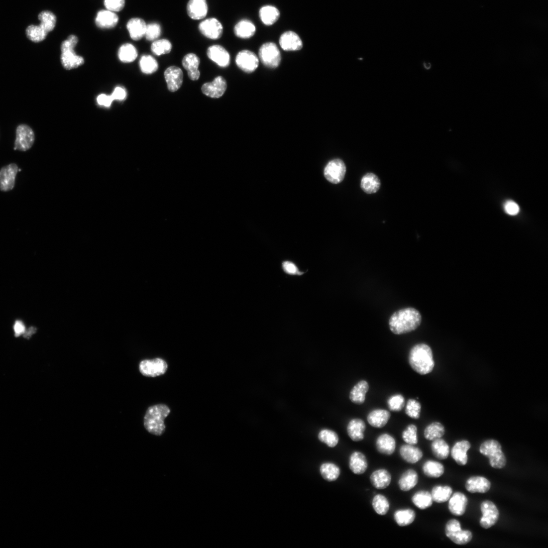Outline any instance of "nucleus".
I'll list each match as a JSON object with an SVG mask.
<instances>
[{
	"instance_id": "nucleus-50",
	"label": "nucleus",
	"mask_w": 548,
	"mask_h": 548,
	"mask_svg": "<svg viewBox=\"0 0 548 548\" xmlns=\"http://www.w3.org/2000/svg\"><path fill=\"white\" fill-rule=\"evenodd\" d=\"M319 439L326 443L329 447H334L338 442V437L333 431L329 430H323L319 435Z\"/></svg>"
},
{
	"instance_id": "nucleus-6",
	"label": "nucleus",
	"mask_w": 548,
	"mask_h": 548,
	"mask_svg": "<svg viewBox=\"0 0 548 548\" xmlns=\"http://www.w3.org/2000/svg\"><path fill=\"white\" fill-rule=\"evenodd\" d=\"M168 365L164 359L156 358L142 360L139 366V371L144 376L156 377L164 375L167 371Z\"/></svg>"
},
{
	"instance_id": "nucleus-53",
	"label": "nucleus",
	"mask_w": 548,
	"mask_h": 548,
	"mask_svg": "<svg viewBox=\"0 0 548 548\" xmlns=\"http://www.w3.org/2000/svg\"><path fill=\"white\" fill-rule=\"evenodd\" d=\"M161 33V25L159 23H150L147 24L145 37L147 40L154 41L160 37Z\"/></svg>"
},
{
	"instance_id": "nucleus-13",
	"label": "nucleus",
	"mask_w": 548,
	"mask_h": 548,
	"mask_svg": "<svg viewBox=\"0 0 548 548\" xmlns=\"http://www.w3.org/2000/svg\"><path fill=\"white\" fill-rule=\"evenodd\" d=\"M236 63L243 71L246 73H252L257 68L259 59L253 52L248 50H243L237 54Z\"/></svg>"
},
{
	"instance_id": "nucleus-15",
	"label": "nucleus",
	"mask_w": 548,
	"mask_h": 548,
	"mask_svg": "<svg viewBox=\"0 0 548 548\" xmlns=\"http://www.w3.org/2000/svg\"><path fill=\"white\" fill-rule=\"evenodd\" d=\"M209 59L221 68H226L230 64V58L228 51L222 46L214 45L207 49Z\"/></svg>"
},
{
	"instance_id": "nucleus-61",
	"label": "nucleus",
	"mask_w": 548,
	"mask_h": 548,
	"mask_svg": "<svg viewBox=\"0 0 548 548\" xmlns=\"http://www.w3.org/2000/svg\"><path fill=\"white\" fill-rule=\"evenodd\" d=\"M15 335L17 337L25 332V327L20 321H16L14 327Z\"/></svg>"
},
{
	"instance_id": "nucleus-48",
	"label": "nucleus",
	"mask_w": 548,
	"mask_h": 548,
	"mask_svg": "<svg viewBox=\"0 0 548 548\" xmlns=\"http://www.w3.org/2000/svg\"><path fill=\"white\" fill-rule=\"evenodd\" d=\"M141 71L145 74H151L157 71L159 64L153 57L150 55L143 56L139 62Z\"/></svg>"
},
{
	"instance_id": "nucleus-49",
	"label": "nucleus",
	"mask_w": 548,
	"mask_h": 548,
	"mask_svg": "<svg viewBox=\"0 0 548 548\" xmlns=\"http://www.w3.org/2000/svg\"><path fill=\"white\" fill-rule=\"evenodd\" d=\"M48 33L40 25H31L26 30V34L28 38L36 43L43 41Z\"/></svg>"
},
{
	"instance_id": "nucleus-58",
	"label": "nucleus",
	"mask_w": 548,
	"mask_h": 548,
	"mask_svg": "<svg viewBox=\"0 0 548 548\" xmlns=\"http://www.w3.org/2000/svg\"><path fill=\"white\" fill-rule=\"evenodd\" d=\"M504 208L506 213L510 216H516L520 211L518 205L512 201H507Z\"/></svg>"
},
{
	"instance_id": "nucleus-57",
	"label": "nucleus",
	"mask_w": 548,
	"mask_h": 548,
	"mask_svg": "<svg viewBox=\"0 0 548 548\" xmlns=\"http://www.w3.org/2000/svg\"><path fill=\"white\" fill-rule=\"evenodd\" d=\"M78 42V37L74 35H70L63 41L61 45V51L74 49Z\"/></svg>"
},
{
	"instance_id": "nucleus-25",
	"label": "nucleus",
	"mask_w": 548,
	"mask_h": 548,
	"mask_svg": "<svg viewBox=\"0 0 548 548\" xmlns=\"http://www.w3.org/2000/svg\"><path fill=\"white\" fill-rule=\"evenodd\" d=\"M146 26L143 19L136 17L130 19L127 23L126 27L130 38L138 41L145 37Z\"/></svg>"
},
{
	"instance_id": "nucleus-12",
	"label": "nucleus",
	"mask_w": 548,
	"mask_h": 548,
	"mask_svg": "<svg viewBox=\"0 0 548 548\" xmlns=\"http://www.w3.org/2000/svg\"><path fill=\"white\" fill-rule=\"evenodd\" d=\"M18 168L14 163L3 167L0 170V191L9 192L13 189Z\"/></svg>"
},
{
	"instance_id": "nucleus-52",
	"label": "nucleus",
	"mask_w": 548,
	"mask_h": 548,
	"mask_svg": "<svg viewBox=\"0 0 548 548\" xmlns=\"http://www.w3.org/2000/svg\"><path fill=\"white\" fill-rule=\"evenodd\" d=\"M402 438L408 444L415 445L418 443L417 428L414 425H410L402 433Z\"/></svg>"
},
{
	"instance_id": "nucleus-45",
	"label": "nucleus",
	"mask_w": 548,
	"mask_h": 548,
	"mask_svg": "<svg viewBox=\"0 0 548 548\" xmlns=\"http://www.w3.org/2000/svg\"><path fill=\"white\" fill-rule=\"evenodd\" d=\"M445 432V428L440 423L435 422L426 428L424 436L427 439L433 441L441 438L444 435Z\"/></svg>"
},
{
	"instance_id": "nucleus-7",
	"label": "nucleus",
	"mask_w": 548,
	"mask_h": 548,
	"mask_svg": "<svg viewBox=\"0 0 548 548\" xmlns=\"http://www.w3.org/2000/svg\"><path fill=\"white\" fill-rule=\"evenodd\" d=\"M259 58L262 63L270 68H277L281 61V54L277 46L273 42H268L260 47Z\"/></svg>"
},
{
	"instance_id": "nucleus-32",
	"label": "nucleus",
	"mask_w": 548,
	"mask_h": 548,
	"mask_svg": "<svg viewBox=\"0 0 548 548\" xmlns=\"http://www.w3.org/2000/svg\"><path fill=\"white\" fill-rule=\"evenodd\" d=\"M360 187L365 193L373 194L377 193L381 187V182L376 175L372 173H369L362 177Z\"/></svg>"
},
{
	"instance_id": "nucleus-34",
	"label": "nucleus",
	"mask_w": 548,
	"mask_h": 548,
	"mask_svg": "<svg viewBox=\"0 0 548 548\" xmlns=\"http://www.w3.org/2000/svg\"><path fill=\"white\" fill-rule=\"evenodd\" d=\"M369 389V385L366 381H360L352 388L350 391L349 396L350 400L356 405L363 404Z\"/></svg>"
},
{
	"instance_id": "nucleus-60",
	"label": "nucleus",
	"mask_w": 548,
	"mask_h": 548,
	"mask_svg": "<svg viewBox=\"0 0 548 548\" xmlns=\"http://www.w3.org/2000/svg\"><path fill=\"white\" fill-rule=\"evenodd\" d=\"M111 96L114 101H122L126 99L127 93L123 88L117 87L114 89Z\"/></svg>"
},
{
	"instance_id": "nucleus-54",
	"label": "nucleus",
	"mask_w": 548,
	"mask_h": 548,
	"mask_svg": "<svg viewBox=\"0 0 548 548\" xmlns=\"http://www.w3.org/2000/svg\"><path fill=\"white\" fill-rule=\"evenodd\" d=\"M387 405L390 411L400 412L405 406V400L404 397L401 395L397 394L393 395L389 397L388 399Z\"/></svg>"
},
{
	"instance_id": "nucleus-29",
	"label": "nucleus",
	"mask_w": 548,
	"mask_h": 548,
	"mask_svg": "<svg viewBox=\"0 0 548 548\" xmlns=\"http://www.w3.org/2000/svg\"><path fill=\"white\" fill-rule=\"evenodd\" d=\"M392 479L391 474L384 468L376 469L371 475L370 482L375 488L379 490L387 488Z\"/></svg>"
},
{
	"instance_id": "nucleus-33",
	"label": "nucleus",
	"mask_w": 548,
	"mask_h": 548,
	"mask_svg": "<svg viewBox=\"0 0 548 548\" xmlns=\"http://www.w3.org/2000/svg\"><path fill=\"white\" fill-rule=\"evenodd\" d=\"M366 425L359 419L352 420L347 426V431L349 437L354 441L362 440L364 438V432Z\"/></svg>"
},
{
	"instance_id": "nucleus-56",
	"label": "nucleus",
	"mask_w": 548,
	"mask_h": 548,
	"mask_svg": "<svg viewBox=\"0 0 548 548\" xmlns=\"http://www.w3.org/2000/svg\"><path fill=\"white\" fill-rule=\"evenodd\" d=\"M113 101L111 95L104 94L99 95L97 98V102L98 105L106 108H110L111 106Z\"/></svg>"
},
{
	"instance_id": "nucleus-10",
	"label": "nucleus",
	"mask_w": 548,
	"mask_h": 548,
	"mask_svg": "<svg viewBox=\"0 0 548 548\" xmlns=\"http://www.w3.org/2000/svg\"><path fill=\"white\" fill-rule=\"evenodd\" d=\"M481 511L482 517L480 521V525L482 528L488 529L497 523L500 513L497 506L492 502L485 501L482 502Z\"/></svg>"
},
{
	"instance_id": "nucleus-1",
	"label": "nucleus",
	"mask_w": 548,
	"mask_h": 548,
	"mask_svg": "<svg viewBox=\"0 0 548 548\" xmlns=\"http://www.w3.org/2000/svg\"><path fill=\"white\" fill-rule=\"evenodd\" d=\"M422 322L420 312L414 308H406L395 312L389 321L390 329L394 334H403L415 330Z\"/></svg>"
},
{
	"instance_id": "nucleus-17",
	"label": "nucleus",
	"mask_w": 548,
	"mask_h": 548,
	"mask_svg": "<svg viewBox=\"0 0 548 548\" xmlns=\"http://www.w3.org/2000/svg\"><path fill=\"white\" fill-rule=\"evenodd\" d=\"M279 44L285 51H292L301 50L303 47V42L300 36L295 32L288 31L281 36Z\"/></svg>"
},
{
	"instance_id": "nucleus-36",
	"label": "nucleus",
	"mask_w": 548,
	"mask_h": 548,
	"mask_svg": "<svg viewBox=\"0 0 548 548\" xmlns=\"http://www.w3.org/2000/svg\"><path fill=\"white\" fill-rule=\"evenodd\" d=\"M411 501L413 504L421 510H426L430 508L433 504L431 493L429 491L422 490L415 493L412 496Z\"/></svg>"
},
{
	"instance_id": "nucleus-46",
	"label": "nucleus",
	"mask_w": 548,
	"mask_h": 548,
	"mask_svg": "<svg viewBox=\"0 0 548 548\" xmlns=\"http://www.w3.org/2000/svg\"><path fill=\"white\" fill-rule=\"evenodd\" d=\"M373 509L377 514L381 516L387 514L390 509V503L387 498L383 494H378L372 500Z\"/></svg>"
},
{
	"instance_id": "nucleus-40",
	"label": "nucleus",
	"mask_w": 548,
	"mask_h": 548,
	"mask_svg": "<svg viewBox=\"0 0 548 548\" xmlns=\"http://www.w3.org/2000/svg\"><path fill=\"white\" fill-rule=\"evenodd\" d=\"M119 60L124 63H130L136 60L138 57V51L132 44L126 43L119 48L118 53Z\"/></svg>"
},
{
	"instance_id": "nucleus-27",
	"label": "nucleus",
	"mask_w": 548,
	"mask_h": 548,
	"mask_svg": "<svg viewBox=\"0 0 548 548\" xmlns=\"http://www.w3.org/2000/svg\"><path fill=\"white\" fill-rule=\"evenodd\" d=\"M491 483L486 478L480 476L469 478L466 482L465 488L472 493L487 492L490 489Z\"/></svg>"
},
{
	"instance_id": "nucleus-42",
	"label": "nucleus",
	"mask_w": 548,
	"mask_h": 548,
	"mask_svg": "<svg viewBox=\"0 0 548 548\" xmlns=\"http://www.w3.org/2000/svg\"><path fill=\"white\" fill-rule=\"evenodd\" d=\"M452 491V488L449 486H435L431 492L433 500L439 504L446 502L451 497Z\"/></svg>"
},
{
	"instance_id": "nucleus-3",
	"label": "nucleus",
	"mask_w": 548,
	"mask_h": 548,
	"mask_svg": "<svg viewBox=\"0 0 548 548\" xmlns=\"http://www.w3.org/2000/svg\"><path fill=\"white\" fill-rule=\"evenodd\" d=\"M170 412V408L164 404L149 407L144 417V426L146 431L155 436L163 435L166 430L164 421Z\"/></svg>"
},
{
	"instance_id": "nucleus-43",
	"label": "nucleus",
	"mask_w": 548,
	"mask_h": 548,
	"mask_svg": "<svg viewBox=\"0 0 548 548\" xmlns=\"http://www.w3.org/2000/svg\"><path fill=\"white\" fill-rule=\"evenodd\" d=\"M321 473L323 477L327 481L332 482L337 479L340 475V469L337 465L331 463H326L321 467Z\"/></svg>"
},
{
	"instance_id": "nucleus-63",
	"label": "nucleus",
	"mask_w": 548,
	"mask_h": 548,
	"mask_svg": "<svg viewBox=\"0 0 548 548\" xmlns=\"http://www.w3.org/2000/svg\"><path fill=\"white\" fill-rule=\"evenodd\" d=\"M424 66L425 68L427 69H430L431 68V64L430 63H425Z\"/></svg>"
},
{
	"instance_id": "nucleus-8",
	"label": "nucleus",
	"mask_w": 548,
	"mask_h": 548,
	"mask_svg": "<svg viewBox=\"0 0 548 548\" xmlns=\"http://www.w3.org/2000/svg\"><path fill=\"white\" fill-rule=\"evenodd\" d=\"M34 141L35 134L30 126L21 124L17 127L14 150L27 151L32 147Z\"/></svg>"
},
{
	"instance_id": "nucleus-14",
	"label": "nucleus",
	"mask_w": 548,
	"mask_h": 548,
	"mask_svg": "<svg viewBox=\"0 0 548 548\" xmlns=\"http://www.w3.org/2000/svg\"><path fill=\"white\" fill-rule=\"evenodd\" d=\"M227 83L220 76L217 77L211 83L204 84L201 88L203 94L207 97L218 99L221 97L227 89Z\"/></svg>"
},
{
	"instance_id": "nucleus-21",
	"label": "nucleus",
	"mask_w": 548,
	"mask_h": 548,
	"mask_svg": "<svg viewBox=\"0 0 548 548\" xmlns=\"http://www.w3.org/2000/svg\"><path fill=\"white\" fill-rule=\"evenodd\" d=\"M183 67L188 71L190 79L193 81H198L200 77L199 67L200 64V58L193 53L186 55L182 61Z\"/></svg>"
},
{
	"instance_id": "nucleus-22",
	"label": "nucleus",
	"mask_w": 548,
	"mask_h": 548,
	"mask_svg": "<svg viewBox=\"0 0 548 548\" xmlns=\"http://www.w3.org/2000/svg\"><path fill=\"white\" fill-rule=\"evenodd\" d=\"M449 500L448 508L452 515L460 516L465 513L468 503L465 494L456 492Z\"/></svg>"
},
{
	"instance_id": "nucleus-24",
	"label": "nucleus",
	"mask_w": 548,
	"mask_h": 548,
	"mask_svg": "<svg viewBox=\"0 0 548 548\" xmlns=\"http://www.w3.org/2000/svg\"><path fill=\"white\" fill-rule=\"evenodd\" d=\"M61 63L66 70L76 69L84 64V58L78 55L74 49H69L61 51Z\"/></svg>"
},
{
	"instance_id": "nucleus-20",
	"label": "nucleus",
	"mask_w": 548,
	"mask_h": 548,
	"mask_svg": "<svg viewBox=\"0 0 548 548\" xmlns=\"http://www.w3.org/2000/svg\"><path fill=\"white\" fill-rule=\"evenodd\" d=\"M350 470L354 474L360 475L367 471L368 468V461L366 456L361 452H353L349 461Z\"/></svg>"
},
{
	"instance_id": "nucleus-59",
	"label": "nucleus",
	"mask_w": 548,
	"mask_h": 548,
	"mask_svg": "<svg viewBox=\"0 0 548 548\" xmlns=\"http://www.w3.org/2000/svg\"><path fill=\"white\" fill-rule=\"evenodd\" d=\"M283 269L285 273L290 275H301L297 266L293 263L286 261L282 264Z\"/></svg>"
},
{
	"instance_id": "nucleus-62",
	"label": "nucleus",
	"mask_w": 548,
	"mask_h": 548,
	"mask_svg": "<svg viewBox=\"0 0 548 548\" xmlns=\"http://www.w3.org/2000/svg\"><path fill=\"white\" fill-rule=\"evenodd\" d=\"M36 329L35 328L32 327V328H30L27 331H26L25 332H24V336L25 338H29L32 336V335L33 334L35 333L36 332Z\"/></svg>"
},
{
	"instance_id": "nucleus-41",
	"label": "nucleus",
	"mask_w": 548,
	"mask_h": 548,
	"mask_svg": "<svg viewBox=\"0 0 548 548\" xmlns=\"http://www.w3.org/2000/svg\"><path fill=\"white\" fill-rule=\"evenodd\" d=\"M431 449L433 455L440 460L447 459L450 454L448 443L441 438L433 440Z\"/></svg>"
},
{
	"instance_id": "nucleus-4",
	"label": "nucleus",
	"mask_w": 548,
	"mask_h": 548,
	"mask_svg": "<svg viewBox=\"0 0 548 548\" xmlns=\"http://www.w3.org/2000/svg\"><path fill=\"white\" fill-rule=\"evenodd\" d=\"M480 452L489 458V463L493 468L501 469L506 466V457L498 441L494 439L485 441L480 447Z\"/></svg>"
},
{
	"instance_id": "nucleus-38",
	"label": "nucleus",
	"mask_w": 548,
	"mask_h": 548,
	"mask_svg": "<svg viewBox=\"0 0 548 548\" xmlns=\"http://www.w3.org/2000/svg\"><path fill=\"white\" fill-rule=\"evenodd\" d=\"M423 471L424 474L429 478H438L444 473L445 469L440 462L429 460L424 464Z\"/></svg>"
},
{
	"instance_id": "nucleus-28",
	"label": "nucleus",
	"mask_w": 548,
	"mask_h": 548,
	"mask_svg": "<svg viewBox=\"0 0 548 548\" xmlns=\"http://www.w3.org/2000/svg\"><path fill=\"white\" fill-rule=\"evenodd\" d=\"M400 454L405 461L410 464L418 462L424 456L423 452L420 448L408 443L401 446Z\"/></svg>"
},
{
	"instance_id": "nucleus-11",
	"label": "nucleus",
	"mask_w": 548,
	"mask_h": 548,
	"mask_svg": "<svg viewBox=\"0 0 548 548\" xmlns=\"http://www.w3.org/2000/svg\"><path fill=\"white\" fill-rule=\"evenodd\" d=\"M201 33L205 37L218 40L223 34V28L221 23L216 18H210L202 21L199 25Z\"/></svg>"
},
{
	"instance_id": "nucleus-55",
	"label": "nucleus",
	"mask_w": 548,
	"mask_h": 548,
	"mask_svg": "<svg viewBox=\"0 0 548 548\" xmlns=\"http://www.w3.org/2000/svg\"><path fill=\"white\" fill-rule=\"evenodd\" d=\"M107 9L114 12L120 11L125 5V0H104Z\"/></svg>"
},
{
	"instance_id": "nucleus-31",
	"label": "nucleus",
	"mask_w": 548,
	"mask_h": 548,
	"mask_svg": "<svg viewBox=\"0 0 548 548\" xmlns=\"http://www.w3.org/2000/svg\"><path fill=\"white\" fill-rule=\"evenodd\" d=\"M390 416L391 414L387 410L376 409L368 414L367 421L372 427L380 429L387 425L390 419Z\"/></svg>"
},
{
	"instance_id": "nucleus-5",
	"label": "nucleus",
	"mask_w": 548,
	"mask_h": 548,
	"mask_svg": "<svg viewBox=\"0 0 548 548\" xmlns=\"http://www.w3.org/2000/svg\"><path fill=\"white\" fill-rule=\"evenodd\" d=\"M445 531L446 536L457 545L467 544L473 538L472 532L468 530H462L459 522L456 519H451L448 521Z\"/></svg>"
},
{
	"instance_id": "nucleus-51",
	"label": "nucleus",
	"mask_w": 548,
	"mask_h": 548,
	"mask_svg": "<svg viewBox=\"0 0 548 548\" xmlns=\"http://www.w3.org/2000/svg\"><path fill=\"white\" fill-rule=\"evenodd\" d=\"M422 410V405L420 402L414 399L408 401L405 409L406 414L414 420L420 419Z\"/></svg>"
},
{
	"instance_id": "nucleus-9",
	"label": "nucleus",
	"mask_w": 548,
	"mask_h": 548,
	"mask_svg": "<svg viewBox=\"0 0 548 548\" xmlns=\"http://www.w3.org/2000/svg\"><path fill=\"white\" fill-rule=\"evenodd\" d=\"M346 167L340 159H334L330 161L326 166L324 174L326 179L333 184L341 182L344 179Z\"/></svg>"
},
{
	"instance_id": "nucleus-18",
	"label": "nucleus",
	"mask_w": 548,
	"mask_h": 548,
	"mask_svg": "<svg viewBox=\"0 0 548 548\" xmlns=\"http://www.w3.org/2000/svg\"><path fill=\"white\" fill-rule=\"evenodd\" d=\"M118 16L115 12L107 10H102L97 13L95 22L101 29H110L115 27L118 22Z\"/></svg>"
},
{
	"instance_id": "nucleus-37",
	"label": "nucleus",
	"mask_w": 548,
	"mask_h": 548,
	"mask_svg": "<svg viewBox=\"0 0 548 548\" xmlns=\"http://www.w3.org/2000/svg\"><path fill=\"white\" fill-rule=\"evenodd\" d=\"M416 513L411 509H403L397 510L394 514V518L397 524L401 527L408 526L411 525L416 518Z\"/></svg>"
},
{
	"instance_id": "nucleus-35",
	"label": "nucleus",
	"mask_w": 548,
	"mask_h": 548,
	"mask_svg": "<svg viewBox=\"0 0 548 548\" xmlns=\"http://www.w3.org/2000/svg\"><path fill=\"white\" fill-rule=\"evenodd\" d=\"M233 31L237 37L241 39H248L255 34L256 27L250 20L243 19L239 21L234 26Z\"/></svg>"
},
{
	"instance_id": "nucleus-2",
	"label": "nucleus",
	"mask_w": 548,
	"mask_h": 548,
	"mask_svg": "<svg viewBox=\"0 0 548 548\" xmlns=\"http://www.w3.org/2000/svg\"><path fill=\"white\" fill-rule=\"evenodd\" d=\"M408 360L412 369L422 375L431 373L435 367L432 349L424 343L416 344L411 348Z\"/></svg>"
},
{
	"instance_id": "nucleus-39",
	"label": "nucleus",
	"mask_w": 548,
	"mask_h": 548,
	"mask_svg": "<svg viewBox=\"0 0 548 548\" xmlns=\"http://www.w3.org/2000/svg\"><path fill=\"white\" fill-rule=\"evenodd\" d=\"M280 11L275 7L266 5L261 8L259 17L264 24L271 25L274 24L280 17Z\"/></svg>"
},
{
	"instance_id": "nucleus-26",
	"label": "nucleus",
	"mask_w": 548,
	"mask_h": 548,
	"mask_svg": "<svg viewBox=\"0 0 548 548\" xmlns=\"http://www.w3.org/2000/svg\"><path fill=\"white\" fill-rule=\"evenodd\" d=\"M471 447L468 441L462 440L457 442L451 450V456L459 465H465L468 460L467 452Z\"/></svg>"
},
{
	"instance_id": "nucleus-16",
	"label": "nucleus",
	"mask_w": 548,
	"mask_h": 548,
	"mask_svg": "<svg viewBox=\"0 0 548 548\" xmlns=\"http://www.w3.org/2000/svg\"><path fill=\"white\" fill-rule=\"evenodd\" d=\"M164 76L170 92H175L180 89L184 80V74L180 68L169 67L165 70Z\"/></svg>"
},
{
	"instance_id": "nucleus-19",
	"label": "nucleus",
	"mask_w": 548,
	"mask_h": 548,
	"mask_svg": "<svg viewBox=\"0 0 548 548\" xmlns=\"http://www.w3.org/2000/svg\"><path fill=\"white\" fill-rule=\"evenodd\" d=\"M376 447L380 453L385 455H391L396 450V439L389 434L386 433L381 434L376 439Z\"/></svg>"
},
{
	"instance_id": "nucleus-44",
	"label": "nucleus",
	"mask_w": 548,
	"mask_h": 548,
	"mask_svg": "<svg viewBox=\"0 0 548 548\" xmlns=\"http://www.w3.org/2000/svg\"><path fill=\"white\" fill-rule=\"evenodd\" d=\"M38 18L40 21L39 25L47 32L49 33L55 29L57 17L53 12L49 11H42L39 14Z\"/></svg>"
},
{
	"instance_id": "nucleus-30",
	"label": "nucleus",
	"mask_w": 548,
	"mask_h": 548,
	"mask_svg": "<svg viewBox=\"0 0 548 548\" xmlns=\"http://www.w3.org/2000/svg\"><path fill=\"white\" fill-rule=\"evenodd\" d=\"M419 481L418 474L414 469L410 468L401 475L398 485L402 491L407 492L414 488L418 484Z\"/></svg>"
},
{
	"instance_id": "nucleus-47",
	"label": "nucleus",
	"mask_w": 548,
	"mask_h": 548,
	"mask_svg": "<svg viewBox=\"0 0 548 548\" xmlns=\"http://www.w3.org/2000/svg\"><path fill=\"white\" fill-rule=\"evenodd\" d=\"M172 45L167 39H163L154 41L151 46V50L156 56L168 54L171 51Z\"/></svg>"
},
{
	"instance_id": "nucleus-23",
	"label": "nucleus",
	"mask_w": 548,
	"mask_h": 548,
	"mask_svg": "<svg viewBox=\"0 0 548 548\" xmlns=\"http://www.w3.org/2000/svg\"><path fill=\"white\" fill-rule=\"evenodd\" d=\"M208 7L206 0H190L187 5V12L194 20H201L207 15Z\"/></svg>"
}]
</instances>
